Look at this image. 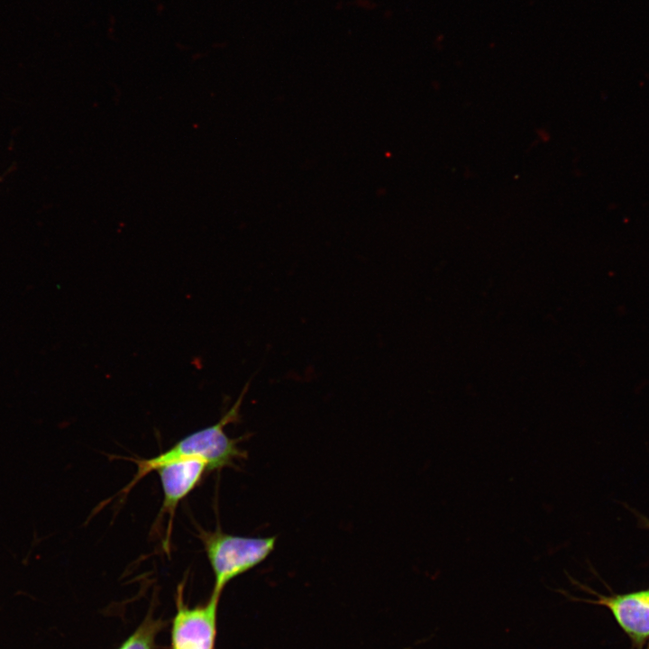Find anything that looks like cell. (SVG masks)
Here are the masks:
<instances>
[{
    "label": "cell",
    "mask_w": 649,
    "mask_h": 649,
    "mask_svg": "<svg viewBox=\"0 0 649 649\" xmlns=\"http://www.w3.org/2000/svg\"><path fill=\"white\" fill-rule=\"evenodd\" d=\"M249 384L248 382L245 385L233 406L217 423L191 433L157 456L136 461L137 473L128 484L126 491L151 471L176 460L200 459L207 463L209 471H215L233 467L237 460L245 459L247 457L246 451L238 445L243 437H229L224 432V427L226 425L239 420L240 407Z\"/></svg>",
    "instance_id": "cell-1"
},
{
    "label": "cell",
    "mask_w": 649,
    "mask_h": 649,
    "mask_svg": "<svg viewBox=\"0 0 649 649\" xmlns=\"http://www.w3.org/2000/svg\"><path fill=\"white\" fill-rule=\"evenodd\" d=\"M277 537L234 535L221 529L201 531L200 538L215 577L213 590L221 593L229 581L265 561L274 551Z\"/></svg>",
    "instance_id": "cell-2"
},
{
    "label": "cell",
    "mask_w": 649,
    "mask_h": 649,
    "mask_svg": "<svg viewBox=\"0 0 649 649\" xmlns=\"http://www.w3.org/2000/svg\"><path fill=\"white\" fill-rule=\"evenodd\" d=\"M221 593L214 591L209 600L187 606L178 587L177 611L171 628V649H214L216 638L217 608Z\"/></svg>",
    "instance_id": "cell-3"
},
{
    "label": "cell",
    "mask_w": 649,
    "mask_h": 649,
    "mask_svg": "<svg viewBox=\"0 0 649 649\" xmlns=\"http://www.w3.org/2000/svg\"><path fill=\"white\" fill-rule=\"evenodd\" d=\"M155 471L159 474L163 492L161 511L169 514L170 530L176 507L200 483L203 476L210 471L209 467L200 459H180L164 463Z\"/></svg>",
    "instance_id": "cell-4"
},
{
    "label": "cell",
    "mask_w": 649,
    "mask_h": 649,
    "mask_svg": "<svg viewBox=\"0 0 649 649\" xmlns=\"http://www.w3.org/2000/svg\"><path fill=\"white\" fill-rule=\"evenodd\" d=\"M598 603L611 610L633 640L641 642L649 636V590L601 597Z\"/></svg>",
    "instance_id": "cell-5"
},
{
    "label": "cell",
    "mask_w": 649,
    "mask_h": 649,
    "mask_svg": "<svg viewBox=\"0 0 649 649\" xmlns=\"http://www.w3.org/2000/svg\"><path fill=\"white\" fill-rule=\"evenodd\" d=\"M161 621L148 616L118 649H153Z\"/></svg>",
    "instance_id": "cell-6"
}]
</instances>
